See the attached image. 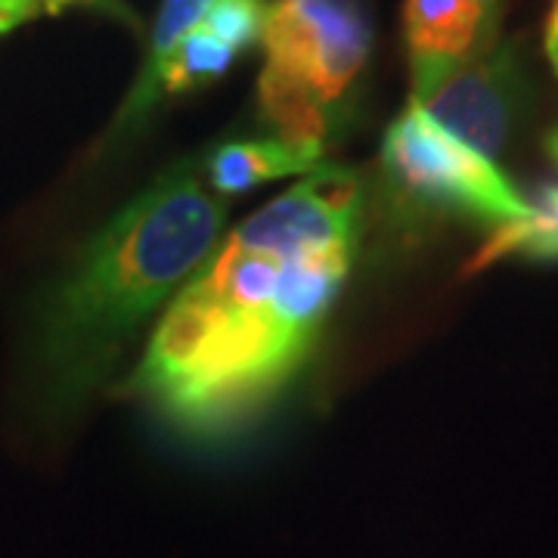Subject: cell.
<instances>
[{"label": "cell", "mask_w": 558, "mask_h": 558, "mask_svg": "<svg viewBox=\"0 0 558 558\" xmlns=\"http://www.w3.org/2000/svg\"><path fill=\"white\" fill-rule=\"evenodd\" d=\"M357 240V171L319 165L202 260L128 391L196 435L258 413L311 357Z\"/></svg>", "instance_id": "1"}, {"label": "cell", "mask_w": 558, "mask_h": 558, "mask_svg": "<svg viewBox=\"0 0 558 558\" xmlns=\"http://www.w3.org/2000/svg\"><path fill=\"white\" fill-rule=\"evenodd\" d=\"M512 255L558 260V186H546L539 199L531 202V211L524 218L494 227L490 240L481 245L475 260L469 264V274Z\"/></svg>", "instance_id": "9"}, {"label": "cell", "mask_w": 558, "mask_h": 558, "mask_svg": "<svg viewBox=\"0 0 558 558\" xmlns=\"http://www.w3.org/2000/svg\"><path fill=\"white\" fill-rule=\"evenodd\" d=\"M543 47H546V57L558 53V0H553V3H549L546 32H543Z\"/></svg>", "instance_id": "14"}, {"label": "cell", "mask_w": 558, "mask_h": 558, "mask_svg": "<svg viewBox=\"0 0 558 558\" xmlns=\"http://www.w3.org/2000/svg\"><path fill=\"white\" fill-rule=\"evenodd\" d=\"M413 102L440 131L494 161L509 146L527 106V78L515 44H494Z\"/></svg>", "instance_id": "5"}, {"label": "cell", "mask_w": 558, "mask_h": 558, "mask_svg": "<svg viewBox=\"0 0 558 558\" xmlns=\"http://www.w3.org/2000/svg\"><path fill=\"white\" fill-rule=\"evenodd\" d=\"M478 3L484 7V13H487V22L499 32V20H502V10H506V0H478Z\"/></svg>", "instance_id": "15"}, {"label": "cell", "mask_w": 558, "mask_h": 558, "mask_svg": "<svg viewBox=\"0 0 558 558\" xmlns=\"http://www.w3.org/2000/svg\"><path fill=\"white\" fill-rule=\"evenodd\" d=\"M264 20H267L264 0H211L199 25L220 44H227L233 53H240L258 44Z\"/></svg>", "instance_id": "11"}, {"label": "cell", "mask_w": 558, "mask_h": 558, "mask_svg": "<svg viewBox=\"0 0 558 558\" xmlns=\"http://www.w3.org/2000/svg\"><path fill=\"white\" fill-rule=\"evenodd\" d=\"M69 7H102V10H116L119 13L121 7L116 0H40V10H47V13H62V10H69Z\"/></svg>", "instance_id": "13"}, {"label": "cell", "mask_w": 558, "mask_h": 558, "mask_svg": "<svg viewBox=\"0 0 558 558\" xmlns=\"http://www.w3.org/2000/svg\"><path fill=\"white\" fill-rule=\"evenodd\" d=\"M546 149H549V156H553L558 165V128L549 134V137H546Z\"/></svg>", "instance_id": "16"}, {"label": "cell", "mask_w": 558, "mask_h": 558, "mask_svg": "<svg viewBox=\"0 0 558 558\" xmlns=\"http://www.w3.org/2000/svg\"><path fill=\"white\" fill-rule=\"evenodd\" d=\"M233 62V50L227 44H220L215 35H208L202 25L193 32H186L178 40V47L171 50V57L165 60L159 75V97H178L190 94L196 87H205L211 81H218Z\"/></svg>", "instance_id": "10"}, {"label": "cell", "mask_w": 558, "mask_h": 558, "mask_svg": "<svg viewBox=\"0 0 558 558\" xmlns=\"http://www.w3.org/2000/svg\"><path fill=\"white\" fill-rule=\"evenodd\" d=\"M260 40V116L279 140L323 153L339 102L369 60V0H277Z\"/></svg>", "instance_id": "3"}, {"label": "cell", "mask_w": 558, "mask_h": 558, "mask_svg": "<svg viewBox=\"0 0 558 558\" xmlns=\"http://www.w3.org/2000/svg\"><path fill=\"white\" fill-rule=\"evenodd\" d=\"M319 159H323V153L301 149V146H292L279 137L236 140V143H223L208 156L205 180L215 196L227 199V196H240V193H248L270 180L311 174L314 168H319Z\"/></svg>", "instance_id": "7"}, {"label": "cell", "mask_w": 558, "mask_h": 558, "mask_svg": "<svg viewBox=\"0 0 558 558\" xmlns=\"http://www.w3.org/2000/svg\"><path fill=\"white\" fill-rule=\"evenodd\" d=\"M403 35L410 47L413 100L497 44V28L478 0H403Z\"/></svg>", "instance_id": "6"}, {"label": "cell", "mask_w": 558, "mask_h": 558, "mask_svg": "<svg viewBox=\"0 0 558 558\" xmlns=\"http://www.w3.org/2000/svg\"><path fill=\"white\" fill-rule=\"evenodd\" d=\"M549 62H553V69H556V75H558V53H553V57H549Z\"/></svg>", "instance_id": "17"}, {"label": "cell", "mask_w": 558, "mask_h": 558, "mask_svg": "<svg viewBox=\"0 0 558 558\" xmlns=\"http://www.w3.org/2000/svg\"><path fill=\"white\" fill-rule=\"evenodd\" d=\"M208 7H211V0H165L161 3L159 20H156V28H153V44H149V60H146V69H143V75L134 84L128 102L121 106L116 131L134 128L156 106V100H159L161 65L171 57V50L178 47V40L199 25Z\"/></svg>", "instance_id": "8"}, {"label": "cell", "mask_w": 558, "mask_h": 558, "mask_svg": "<svg viewBox=\"0 0 558 558\" xmlns=\"http://www.w3.org/2000/svg\"><path fill=\"white\" fill-rule=\"evenodd\" d=\"M40 0H0V35L38 16Z\"/></svg>", "instance_id": "12"}, {"label": "cell", "mask_w": 558, "mask_h": 558, "mask_svg": "<svg viewBox=\"0 0 558 558\" xmlns=\"http://www.w3.org/2000/svg\"><path fill=\"white\" fill-rule=\"evenodd\" d=\"M227 205L180 161L81 248L40 304L38 376L60 410L84 400L143 323L211 255Z\"/></svg>", "instance_id": "2"}, {"label": "cell", "mask_w": 558, "mask_h": 558, "mask_svg": "<svg viewBox=\"0 0 558 558\" xmlns=\"http://www.w3.org/2000/svg\"><path fill=\"white\" fill-rule=\"evenodd\" d=\"M381 165L398 199L416 211L462 215L494 227L531 211V202L494 161L440 131L413 100L385 134Z\"/></svg>", "instance_id": "4"}]
</instances>
